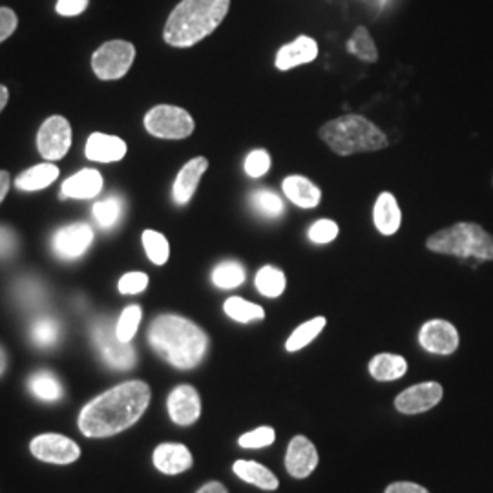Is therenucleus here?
Returning a JSON list of instances; mask_svg holds the SVG:
<instances>
[{"label":"nucleus","instance_id":"obj_1","mask_svg":"<svg viewBox=\"0 0 493 493\" xmlns=\"http://www.w3.org/2000/svg\"><path fill=\"white\" fill-rule=\"evenodd\" d=\"M150 404V388L141 380L123 382L88 402L79 415V429L86 437L117 435L133 426Z\"/></svg>","mask_w":493,"mask_h":493},{"label":"nucleus","instance_id":"obj_2","mask_svg":"<svg viewBox=\"0 0 493 493\" xmlns=\"http://www.w3.org/2000/svg\"><path fill=\"white\" fill-rule=\"evenodd\" d=\"M152 350L178 370L202 364L209 350V337L200 325L180 314H161L148 329Z\"/></svg>","mask_w":493,"mask_h":493},{"label":"nucleus","instance_id":"obj_3","mask_svg":"<svg viewBox=\"0 0 493 493\" xmlns=\"http://www.w3.org/2000/svg\"><path fill=\"white\" fill-rule=\"evenodd\" d=\"M231 0H183L164 25V43L191 48L209 37L227 17Z\"/></svg>","mask_w":493,"mask_h":493},{"label":"nucleus","instance_id":"obj_4","mask_svg":"<svg viewBox=\"0 0 493 493\" xmlns=\"http://www.w3.org/2000/svg\"><path fill=\"white\" fill-rule=\"evenodd\" d=\"M320 139L339 155L377 152L388 148V135L368 117L348 113L327 121L320 128Z\"/></svg>","mask_w":493,"mask_h":493},{"label":"nucleus","instance_id":"obj_5","mask_svg":"<svg viewBox=\"0 0 493 493\" xmlns=\"http://www.w3.org/2000/svg\"><path fill=\"white\" fill-rule=\"evenodd\" d=\"M426 247L439 254L493 261V236L480 225L469 222L455 223L431 234Z\"/></svg>","mask_w":493,"mask_h":493},{"label":"nucleus","instance_id":"obj_6","mask_svg":"<svg viewBox=\"0 0 493 493\" xmlns=\"http://www.w3.org/2000/svg\"><path fill=\"white\" fill-rule=\"evenodd\" d=\"M144 128L150 135L159 139H185L194 132L196 124L187 110L173 104H159L144 115Z\"/></svg>","mask_w":493,"mask_h":493},{"label":"nucleus","instance_id":"obj_7","mask_svg":"<svg viewBox=\"0 0 493 493\" xmlns=\"http://www.w3.org/2000/svg\"><path fill=\"white\" fill-rule=\"evenodd\" d=\"M92 340L108 368L115 371H128L135 366L133 348L117 339L115 325L108 318L97 320L92 325Z\"/></svg>","mask_w":493,"mask_h":493},{"label":"nucleus","instance_id":"obj_8","mask_svg":"<svg viewBox=\"0 0 493 493\" xmlns=\"http://www.w3.org/2000/svg\"><path fill=\"white\" fill-rule=\"evenodd\" d=\"M135 59V48L126 41H110L95 50L92 68L103 81H115L128 74Z\"/></svg>","mask_w":493,"mask_h":493},{"label":"nucleus","instance_id":"obj_9","mask_svg":"<svg viewBox=\"0 0 493 493\" xmlns=\"http://www.w3.org/2000/svg\"><path fill=\"white\" fill-rule=\"evenodd\" d=\"M72 146V126L61 117L54 115L46 119L37 135V148L41 155L48 161L63 159Z\"/></svg>","mask_w":493,"mask_h":493},{"label":"nucleus","instance_id":"obj_10","mask_svg":"<svg viewBox=\"0 0 493 493\" xmlns=\"http://www.w3.org/2000/svg\"><path fill=\"white\" fill-rule=\"evenodd\" d=\"M30 449L39 460L50 464H72L81 457L79 446L72 439L59 433L37 435L32 440Z\"/></svg>","mask_w":493,"mask_h":493},{"label":"nucleus","instance_id":"obj_11","mask_svg":"<svg viewBox=\"0 0 493 493\" xmlns=\"http://www.w3.org/2000/svg\"><path fill=\"white\" fill-rule=\"evenodd\" d=\"M419 342L433 355H451L458 348V331L446 320H429L420 327Z\"/></svg>","mask_w":493,"mask_h":493},{"label":"nucleus","instance_id":"obj_12","mask_svg":"<svg viewBox=\"0 0 493 493\" xmlns=\"http://www.w3.org/2000/svg\"><path fill=\"white\" fill-rule=\"evenodd\" d=\"M94 242V231L86 223H74L59 229L54 234L52 247L61 260H77L81 258Z\"/></svg>","mask_w":493,"mask_h":493},{"label":"nucleus","instance_id":"obj_13","mask_svg":"<svg viewBox=\"0 0 493 493\" xmlns=\"http://www.w3.org/2000/svg\"><path fill=\"white\" fill-rule=\"evenodd\" d=\"M442 395H444V389L440 384L424 382V384H417V386L402 391L397 397L395 406L400 413H406V415L424 413V411L435 408L442 400Z\"/></svg>","mask_w":493,"mask_h":493},{"label":"nucleus","instance_id":"obj_14","mask_svg":"<svg viewBox=\"0 0 493 493\" xmlns=\"http://www.w3.org/2000/svg\"><path fill=\"white\" fill-rule=\"evenodd\" d=\"M169 415L180 426L194 424L202 415V399L192 386H178L169 395Z\"/></svg>","mask_w":493,"mask_h":493},{"label":"nucleus","instance_id":"obj_15","mask_svg":"<svg viewBox=\"0 0 493 493\" xmlns=\"http://www.w3.org/2000/svg\"><path fill=\"white\" fill-rule=\"evenodd\" d=\"M318 464V451L307 437H294L287 448L285 468L294 478L309 477Z\"/></svg>","mask_w":493,"mask_h":493},{"label":"nucleus","instance_id":"obj_16","mask_svg":"<svg viewBox=\"0 0 493 493\" xmlns=\"http://www.w3.org/2000/svg\"><path fill=\"white\" fill-rule=\"evenodd\" d=\"M207 169H209V161L207 157H202V155L185 163V167L180 171L173 187V198L176 205L191 203L200 185V180L203 178Z\"/></svg>","mask_w":493,"mask_h":493},{"label":"nucleus","instance_id":"obj_17","mask_svg":"<svg viewBox=\"0 0 493 493\" xmlns=\"http://www.w3.org/2000/svg\"><path fill=\"white\" fill-rule=\"evenodd\" d=\"M318 57V44L314 39L307 35H300L292 43L281 46L276 54V68L280 72H287L298 68L301 64H309Z\"/></svg>","mask_w":493,"mask_h":493},{"label":"nucleus","instance_id":"obj_18","mask_svg":"<svg viewBox=\"0 0 493 493\" xmlns=\"http://www.w3.org/2000/svg\"><path fill=\"white\" fill-rule=\"evenodd\" d=\"M192 453L183 444H161L153 451V466L164 475H178L192 468Z\"/></svg>","mask_w":493,"mask_h":493},{"label":"nucleus","instance_id":"obj_19","mask_svg":"<svg viewBox=\"0 0 493 493\" xmlns=\"http://www.w3.org/2000/svg\"><path fill=\"white\" fill-rule=\"evenodd\" d=\"M84 153L90 161H97V163L121 161L126 155V143L117 135L97 132L88 137Z\"/></svg>","mask_w":493,"mask_h":493},{"label":"nucleus","instance_id":"obj_20","mask_svg":"<svg viewBox=\"0 0 493 493\" xmlns=\"http://www.w3.org/2000/svg\"><path fill=\"white\" fill-rule=\"evenodd\" d=\"M283 196L300 209H316L321 202V191L305 176H287L281 182Z\"/></svg>","mask_w":493,"mask_h":493},{"label":"nucleus","instance_id":"obj_21","mask_svg":"<svg viewBox=\"0 0 493 493\" xmlns=\"http://www.w3.org/2000/svg\"><path fill=\"white\" fill-rule=\"evenodd\" d=\"M375 229L384 236H393L399 232L402 223V212L397 198L391 192H380L373 207Z\"/></svg>","mask_w":493,"mask_h":493},{"label":"nucleus","instance_id":"obj_22","mask_svg":"<svg viewBox=\"0 0 493 493\" xmlns=\"http://www.w3.org/2000/svg\"><path fill=\"white\" fill-rule=\"evenodd\" d=\"M103 191V176L94 169H84L63 183L61 196L64 200H90Z\"/></svg>","mask_w":493,"mask_h":493},{"label":"nucleus","instance_id":"obj_23","mask_svg":"<svg viewBox=\"0 0 493 493\" xmlns=\"http://www.w3.org/2000/svg\"><path fill=\"white\" fill-rule=\"evenodd\" d=\"M57 178H59V169L55 167V164L54 163H43V164H35V167L25 171L15 180V185L21 191L34 192V191H43V189L50 187Z\"/></svg>","mask_w":493,"mask_h":493},{"label":"nucleus","instance_id":"obj_24","mask_svg":"<svg viewBox=\"0 0 493 493\" xmlns=\"http://www.w3.org/2000/svg\"><path fill=\"white\" fill-rule=\"evenodd\" d=\"M234 473L245 480V482H251L261 489H276L278 488V477L269 469L265 468L263 464L260 462H254V460H236L234 466H232Z\"/></svg>","mask_w":493,"mask_h":493},{"label":"nucleus","instance_id":"obj_25","mask_svg":"<svg viewBox=\"0 0 493 493\" xmlns=\"http://www.w3.org/2000/svg\"><path fill=\"white\" fill-rule=\"evenodd\" d=\"M406 371H408V362L400 355L382 353V355H377L370 362L371 377L375 380H380V382H389V380L402 379L406 375Z\"/></svg>","mask_w":493,"mask_h":493},{"label":"nucleus","instance_id":"obj_26","mask_svg":"<svg viewBox=\"0 0 493 493\" xmlns=\"http://www.w3.org/2000/svg\"><path fill=\"white\" fill-rule=\"evenodd\" d=\"M61 339V323L52 316H41L30 325V340L41 348L50 350Z\"/></svg>","mask_w":493,"mask_h":493},{"label":"nucleus","instance_id":"obj_27","mask_svg":"<svg viewBox=\"0 0 493 493\" xmlns=\"http://www.w3.org/2000/svg\"><path fill=\"white\" fill-rule=\"evenodd\" d=\"M327 320L323 316H316L305 323H301L300 327H296L294 331L291 333V337L287 339L285 342V350L289 353H294V351H300L303 350L305 346H309L321 331H323V327H325Z\"/></svg>","mask_w":493,"mask_h":493},{"label":"nucleus","instance_id":"obj_28","mask_svg":"<svg viewBox=\"0 0 493 493\" xmlns=\"http://www.w3.org/2000/svg\"><path fill=\"white\" fill-rule=\"evenodd\" d=\"M28 388L39 400H44V402H57L64 395V389L59 379L48 371L35 373L28 380Z\"/></svg>","mask_w":493,"mask_h":493},{"label":"nucleus","instance_id":"obj_29","mask_svg":"<svg viewBox=\"0 0 493 493\" xmlns=\"http://www.w3.org/2000/svg\"><path fill=\"white\" fill-rule=\"evenodd\" d=\"M254 283H256V289L261 296L278 298L283 294L287 280H285V274L281 269L272 267V265H265L258 271Z\"/></svg>","mask_w":493,"mask_h":493},{"label":"nucleus","instance_id":"obj_30","mask_svg":"<svg viewBox=\"0 0 493 493\" xmlns=\"http://www.w3.org/2000/svg\"><path fill=\"white\" fill-rule=\"evenodd\" d=\"M245 269L236 260H225L212 271V283L218 289H236L245 281Z\"/></svg>","mask_w":493,"mask_h":493},{"label":"nucleus","instance_id":"obj_31","mask_svg":"<svg viewBox=\"0 0 493 493\" xmlns=\"http://www.w3.org/2000/svg\"><path fill=\"white\" fill-rule=\"evenodd\" d=\"M123 212H124V203L117 196H110V198H106L103 202H97L94 205V211H92L94 220L104 231L113 229L119 223Z\"/></svg>","mask_w":493,"mask_h":493},{"label":"nucleus","instance_id":"obj_32","mask_svg":"<svg viewBox=\"0 0 493 493\" xmlns=\"http://www.w3.org/2000/svg\"><path fill=\"white\" fill-rule=\"evenodd\" d=\"M223 311L229 318H232L234 321H240V323H249V321H256V320L265 318L263 307H260L258 303H251L240 296L229 298L223 303Z\"/></svg>","mask_w":493,"mask_h":493},{"label":"nucleus","instance_id":"obj_33","mask_svg":"<svg viewBox=\"0 0 493 493\" xmlns=\"http://www.w3.org/2000/svg\"><path fill=\"white\" fill-rule=\"evenodd\" d=\"M251 205L254 209V212H258L260 216L263 218H269V220H274V218H280L285 211V205H283V200L269 191V189H258L251 194Z\"/></svg>","mask_w":493,"mask_h":493},{"label":"nucleus","instance_id":"obj_34","mask_svg":"<svg viewBox=\"0 0 493 493\" xmlns=\"http://www.w3.org/2000/svg\"><path fill=\"white\" fill-rule=\"evenodd\" d=\"M348 52L364 63H375L379 59L377 44L373 37L370 35L368 28L364 26H359L355 34L351 35V39L348 41Z\"/></svg>","mask_w":493,"mask_h":493},{"label":"nucleus","instance_id":"obj_35","mask_svg":"<svg viewBox=\"0 0 493 493\" xmlns=\"http://www.w3.org/2000/svg\"><path fill=\"white\" fill-rule=\"evenodd\" d=\"M143 247H144V252H146L148 260L153 265H164L169 261L171 245H169V240L164 238L161 232L144 231L143 232Z\"/></svg>","mask_w":493,"mask_h":493},{"label":"nucleus","instance_id":"obj_36","mask_svg":"<svg viewBox=\"0 0 493 493\" xmlns=\"http://www.w3.org/2000/svg\"><path fill=\"white\" fill-rule=\"evenodd\" d=\"M141 316H143V311L139 305H130L121 312V316L115 323V335L121 342L130 344L133 340L137 329H139V323H141Z\"/></svg>","mask_w":493,"mask_h":493},{"label":"nucleus","instance_id":"obj_37","mask_svg":"<svg viewBox=\"0 0 493 493\" xmlns=\"http://www.w3.org/2000/svg\"><path fill=\"white\" fill-rule=\"evenodd\" d=\"M339 234H340V227L333 220H318L307 231V238L316 245L331 243L339 238Z\"/></svg>","mask_w":493,"mask_h":493},{"label":"nucleus","instance_id":"obj_38","mask_svg":"<svg viewBox=\"0 0 493 493\" xmlns=\"http://www.w3.org/2000/svg\"><path fill=\"white\" fill-rule=\"evenodd\" d=\"M245 174L252 180H260L263 178L269 171H271V155L267 150H252L247 157H245Z\"/></svg>","mask_w":493,"mask_h":493},{"label":"nucleus","instance_id":"obj_39","mask_svg":"<svg viewBox=\"0 0 493 493\" xmlns=\"http://www.w3.org/2000/svg\"><path fill=\"white\" fill-rule=\"evenodd\" d=\"M274 439H276L274 429L269 428V426H261V428H258L254 431H249V433L242 435L238 444L242 448H245V449H256V448L271 446L274 442Z\"/></svg>","mask_w":493,"mask_h":493},{"label":"nucleus","instance_id":"obj_40","mask_svg":"<svg viewBox=\"0 0 493 493\" xmlns=\"http://www.w3.org/2000/svg\"><path fill=\"white\" fill-rule=\"evenodd\" d=\"M17 298H19L21 303H25L28 307H34V305H39L44 300V289H43V285L39 281L23 280L17 285Z\"/></svg>","mask_w":493,"mask_h":493},{"label":"nucleus","instance_id":"obj_41","mask_svg":"<svg viewBox=\"0 0 493 493\" xmlns=\"http://www.w3.org/2000/svg\"><path fill=\"white\" fill-rule=\"evenodd\" d=\"M117 287L121 294H139L148 287V276L144 272H126Z\"/></svg>","mask_w":493,"mask_h":493},{"label":"nucleus","instance_id":"obj_42","mask_svg":"<svg viewBox=\"0 0 493 493\" xmlns=\"http://www.w3.org/2000/svg\"><path fill=\"white\" fill-rule=\"evenodd\" d=\"M17 15L10 8H0V43H5L17 30Z\"/></svg>","mask_w":493,"mask_h":493},{"label":"nucleus","instance_id":"obj_43","mask_svg":"<svg viewBox=\"0 0 493 493\" xmlns=\"http://www.w3.org/2000/svg\"><path fill=\"white\" fill-rule=\"evenodd\" d=\"M15 251H17V234L8 227H0V260L14 256Z\"/></svg>","mask_w":493,"mask_h":493},{"label":"nucleus","instance_id":"obj_44","mask_svg":"<svg viewBox=\"0 0 493 493\" xmlns=\"http://www.w3.org/2000/svg\"><path fill=\"white\" fill-rule=\"evenodd\" d=\"M88 3L90 0H57L55 10L63 17H75L86 10Z\"/></svg>","mask_w":493,"mask_h":493},{"label":"nucleus","instance_id":"obj_45","mask_svg":"<svg viewBox=\"0 0 493 493\" xmlns=\"http://www.w3.org/2000/svg\"><path fill=\"white\" fill-rule=\"evenodd\" d=\"M386 493H429V491L415 482H393L391 486H388Z\"/></svg>","mask_w":493,"mask_h":493},{"label":"nucleus","instance_id":"obj_46","mask_svg":"<svg viewBox=\"0 0 493 493\" xmlns=\"http://www.w3.org/2000/svg\"><path fill=\"white\" fill-rule=\"evenodd\" d=\"M10 185H12V178L6 171H0V203L5 202L8 191H10Z\"/></svg>","mask_w":493,"mask_h":493},{"label":"nucleus","instance_id":"obj_47","mask_svg":"<svg viewBox=\"0 0 493 493\" xmlns=\"http://www.w3.org/2000/svg\"><path fill=\"white\" fill-rule=\"evenodd\" d=\"M198 493H229L222 482H209Z\"/></svg>","mask_w":493,"mask_h":493},{"label":"nucleus","instance_id":"obj_48","mask_svg":"<svg viewBox=\"0 0 493 493\" xmlns=\"http://www.w3.org/2000/svg\"><path fill=\"white\" fill-rule=\"evenodd\" d=\"M8 99H10V92L6 86L0 84V112L5 110V106L8 104Z\"/></svg>","mask_w":493,"mask_h":493},{"label":"nucleus","instance_id":"obj_49","mask_svg":"<svg viewBox=\"0 0 493 493\" xmlns=\"http://www.w3.org/2000/svg\"><path fill=\"white\" fill-rule=\"evenodd\" d=\"M6 366H8V357H6V351L3 350V346H0V375L6 371Z\"/></svg>","mask_w":493,"mask_h":493}]
</instances>
